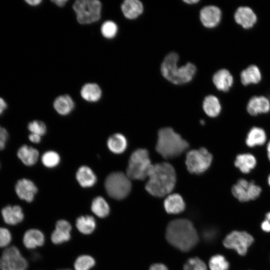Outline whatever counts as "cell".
Segmentation results:
<instances>
[{"mask_svg": "<svg viewBox=\"0 0 270 270\" xmlns=\"http://www.w3.org/2000/svg\"><path fill=\"white\" fill-rule=\"evenodd\" d=\"M266 182L268 184V186L270 187V173L268 176L267 179H266Z\"/></svg>", "mask_w": 270, "mask_h": 270, "instance_id": "obj_51", "label": "cell"}, {"mask_svg": "<svg viewBox=\"0 0 270 270\" xmlns=\"http://www.w3.org/2000/svg\"><path fill=\"white\" fill-rule=\"evenodd\" d=\"M8 137V134L6 130L0 126V150L4 148Z\"/></svg>", "mask_w": 270, "mask_h": 270, "instance_id": "obj_40", "label": "cell"}, {"mask_svg": "<svg viewBox=\"0 0 270 270\" xmlns=\"http://www.w3.org/2000/svg\"><path fill=\"white\" fill-rule=\"evenodd\" d=\"M53 105L56 112L62 116L69 114L74 107V103L72 99L68 94L58 96L55 99Z\"/></svg>", "mask_w": 270, "mask_h": 270, "instance_id": "obj_27", "label": "cell"}, {"mask_svg": "<svg viewBox=\"0 0 270 270\" xmlns=\"http://www.w3.org/2000/svg\"><path fill=\"white\" fill-rule=\"evenodd\" d=\"M153 165L148 152L144 148H138L130 156L126 174L130 179L144 180L148 178Z\"/></svg>", "mask_w": 270, "mask_h": 270, "instance_id": "obj_5", "label": "cell"}, {"mask_svg": "<svg viewBox=\"0 0 270 270\" xmlns=\"http://www.w3.org/2000/svg\"><path fill=\"white\" fill-rule=\"evenodd\" d=\"M258 160L255 155L249 152L238 154L234 160V166L242 174L251 172L257 166Z\"/></svg>", "mask_w": 270, "mask_h": 270, "instance_id": "obj_14", "label": "cell"}, {"mask_svg": "<svg viewBox=\"0 0 270 270\" xmlns=\"http://www.w3.org/2000/svg\"><path fill=\"white\" fill-rule=\"evenodd\" d=\"M72 226L67 220H60L56 224V229L51 234L52 242L55 244H62L71 238Z\"/></svg>", "mask_w": 270, "mask_h": 270, "instance_id": "obj_17", "label": "cell"}, {"mask_svg": "<svg viewBox=\"0 0 270 270\" xmlns=\"http://www.w3.org/2000/svg\"><path fill=\"white\" fill-rule=\"evenodd\" d=\"M45 241L44 234L38 229H30L24 235L22 242L25 247L28 249H34L42 246Z\"/></svg>", "mask_w": 270, "mask_h": 270, "instance_id": "obj_21", "label": "cell"}, {"mask_svg": "<svg viewBox=\"0 0 270 270\" xmlns=\"http://www.w3.org/2000/svg\"><path fill=\"white\" fill-rule=\"evenodd\" d=\"M188 147V142L170 127L160 129L158 133L156 152L166 159L180 155Z\"/></svg>", "mask_w": 270, "mask_h": 270, "instance_id": "obj_4", "label": "cell"}, {"mask_svg": "<svg viewBox=\"0 0 270 270\" xmlns=\"http://www.w3.org/2000/svg\"><path fill=\"white\" fill-rule=\"evenodd\" d=\"M203 236L206 240H212L216 236V231L212 229L206 230L204 232Z\"/></svg>", "mask_w": 270, "mask_h": 270, "instance_id": "obj_42", "label": "cell"}, {"mask_svg": "<svg viewBox=\"0 0 270 270\" xmlns=\"http://www.w3.org/2000/svg\"><path fill=\"white\" fill-rule=\"evenodd\" d=\"M254 241L252 236L247 232L234 230L226 236L223 244L226 248L234 250L240 255L244 256Z\"/></svg>", "mask_w": 270, "mask_h": 270, "instance_id": "obj_11", "label": "cell"}, {"mask_svg": "<svg viewBox=\"0 0 270 270\" xmlns=\"http://www.w3.org/2000/svg\"><path fill=\"white\" fill-rule=\"evenodd\" d=\"M80 95L83 99L89 102L98 101L102 96V90L95 83H88L82 86Z\"/></svg>", "mask_w": 270, "mask_h": 270, "instance_id": "obj_30", "label": "cell"}, {"mask_svg": "<svg viewBox=\"0 0 270 270\" xmlns=\"http://www.w3.org/2000/svg\"><path fill=\"white\" fill-rule=\"evenodd\" d=\"M68 1V0H52V2L54 3L58 6L62 7L66 4Z\"/></svg>", "mask_w": 270, "mask_h": 270, "instance_id": "obj_46", "label": "cell"}, {"mask_svg": "<svg viewBox=\"0 0 270 270\" xmlns=\"http://www.w3.org/2000/svg\"><path fill=\"white\" fill-rule=\"evenodd\" d=\"M15 191L18 197L28 202H32L38 192V188L30 180L22 178L15 186Z\"/></svg>", "mask_w": 270, "mask_h": 270, "instance_id": "obj_16", "label": "cell"}, {"mask_svg": "<svg viewBox=\"0 0 270 270\" xmlns=\"http://www.w3.org/2000/svg\"><path fill=\"white\" fill-rule=\"evenodd\" d=\"M17 155L24 164L32 166L37 162L39 152L32 146L24 144L19 148Z\"/></svg>", "mask_w": 270, "mask_h": 270, "instance_id": "obj_25", "label": "cell"}, {"mask_svg": "<svg viewBox=\"0 0 270 270\" xmlns=\"http://www.w3.org/2000/svg\"><path fill=\"white\" fill-rule=\"evenodd\" d=\"M91 210L97 216L104 218L109 214L110 208L104 198L98 196L93 200L91 204Z\"/></svg>", "mask_w": 270, "mask_h": 270, "instance_id": "obj_32", "label": "cell"}, {"mask_svg": "<svg viewBox=\"0 0 270 270\" xmlns=\"http://www.w3.org/2000/svg\"><path fill=\"white\" fill-rule=\"evenodd\" d=\"M12 240V235L8 230L0 227V248L8 246Z\"/></svg>", "mask_w": 270, "mask_h": 270, "instance_id": "obj_39", "label": "cell"}, {"mask_svg": "<svg viewBox=\"0 0 270 270\" xmlns=\"http://www.w3.org/2000/svg\"><path fill=\"white\" fill-rule=\"evenodd\" d=\"M121 10L126 18L134 20L142 14L144 6L138 0H126L121 5Z\"/></svg>", "mask_w": 270, "mask_h": 270, "instance_id": "obj_23", "label": "cell"}, {"mask_svg": "<svg viewBox=\"0 0 270 270\" xmlns=\"http://www.w3.org/2000/svg\"><path fill=\"white\" fill-rule=\"evenodd\" d=\"M127 140L122 134L116 133L110 136L107 140L109 150L116 154L124 152L127 148Z\"/></svg>", "mask_w": 270, "mask_h": 270, "instance_id": "obj_28", "label": "cell"}, {"mask_svg": "<svg viewBox=\"0 0 270 270\" xmlns=\"http://www.w3.org/2000/svg\"><path fill=\"white\" fill-rule=\"evenodd\" d=\"M94 259L88 255L80 256L74 262L75 270H90L95 265Z\"/></svg>", "mask_w": 270, "mask_h": 270, "instance_id": "obj_33", "label": "cell"}, {"mask_svg": "<svg viewBox=\"0 0 270 270\" xmlns=\"http://www.w3.org/2000/svg\"><path fill=\"white\" fill-rule=\"evenodd\" d=\"M148 178L146 190L152 196L160 198L168 195L174 190L176 173L171 164L162 162L153 165Z\"/></svg>", "mask_w": 270, "mask_h": 270, "instance_id": "obj_1", "label": "cell"}, {"mask_svg": "<svg viewBox=\"0 0 270 270\" xmlns=\"http://www.w3.org/2000/svg\"><path fill=\"white\" fill-rule=\"evenodd\" d=\"M184 2L188 4H196L200 2V0H183Z\"/></svg>", "mask_w": 270, "mask_h": 270, "instance_id": "obj_49", "label": "cell"}, {"mask_svg": "<svg viewBox=\"0 0 270 270\" xmlns=\"http://www.w3.org/2000/svg\"><path fill=\"white\" fill-rule=\"evenodd\" d=\"M1 213L4 222L9 225H16L24 218L22 210L18 205L7 206L2 210Z\"/></svg>", "mask_w": 270, "mask_h": 270, "instance_id": "obj_20", "label": "cell"}, {"mask_svg": "<svg viewBox=\"0 0 270 270\" xmlns=\"http://www.w3.org/2000/svg\"><path fill=\"white\" fill-rule=\"evenodd\" d=\"M246 108L252 116L266 114L270 112V100L264 96H254L248 100Z\"/></svg>", "mask_w": 270, "mask_h": 270, "instance_id": "obj_15", "label": "cell"}, {"mask_svg": "<svg viewBox=\"0 0 270 270\" xmlns=\"http://www.w3.org/2000/svg\"><path fill=\"white\" fill-rule=\"evenodd\" d=\"M76 225L80 232L84 234H90L94 230L96 222L90 216H82L76 219Z\"/></svg>", "mask_w": 270, "mask_h": 270, "instance_id": "obj_31", "label": "cell"}, {"mask_svg": "<svg viewBox=\"0 0 270 270\" xmlns=\"http://www.w3.org/2000/svg\"><path fill=\"white\" fill-rule=\"evenodd\" d=\"M104 187L110 197L120 200L126 198L130 194L132 183L126 174L116 172L107 176L104 182Z\"/></svg>", "mask_w": 270, "mask_h": 270, "instance_id": "obj_6", "label": "cell"}, {"mask_svg": "<svg viewBox=\"0 0 270 270\" xmlns=\"http://www.w3.org/2000/svg\"><path fill=\"white\" fill-rule=\"evenodd\" d=\"M200 124H204V120H200Z\"/></svg>", "mask_w": 270, "mask_h": 270, "instance_id": "obj_52", "label": "cell"}, {"mask_svg": "<svg viewBox=\"0 0 270 270\" xmlns=\"http://www.w3.org/2000/svg\"><path fill=\"white\" fill-rule=\"evenodd\" d=\"M268 135L265 130L260 126H253L248 130L244 140L246 146L249 148H254L266 144Z\"/></svg>", "mask_w": 270, "mask_h": 270, "instance_id": "obj_13", "label": "cell"}, {"mask_svg": "<svg viewBox=\"0 0 270 270\" xmlns=\"http://www.w3.org/2000/svg\"><path fill=\"white\" fill-rule=\"evenodd\" d=\"M70 270L69 269H63V270Z\"/></svg>", "mask_w": 270, "mask_h": 270, "instance_id": "obj_53", "label": "cell"}, {"mask_svg": "<svg viewBox=\"0 0 270 270\" xmlns=\"http://www.w3.org/2000/svg\"></svg>", "mask_w": 270, "mask_h": 270, "instance_id": "obj_54", "label": "cell"}, {"mask_svg": "<svg viewBox=\"0 0 270 270\" xmlns=\"http://www.w3.org/2000/svg\"><path fill=\"white\" fill-rule=\"evenodd\" d=\"M41 160L46 167L52 168L57 166L60 163V156L56 152L49 150L42 154Z\"/></svg>", "mask_w": 270, "mask_h": 270, "instance_id": "obj_35", "label": "cell"}, {"mask_svg": "<svg viewBox=\"0 0 270 270\" xmlns=\"http://www.w3.org/2000/svg\"><path fill=\"white\" fill-rule=\"evenodd\" d=\"M208 264L210 270H228L230 267L229 262L224 256L220 254L212 256Z\"/></svg>", "mask_w": 270, "mask_h": 270, "instance_id": "obj_34", "label": "cell"}, {"mask_svg": "<svg viewBox=\"0 0 270 270\" xmlns=\"http://www.w3.org/2000/svg\"><path fill=\"white\" fill-rule=\"evenodd\" d=\"M29 140L33 143L38 144L41 140V136L38 134L31 133L28 136Z\"/></svg>", "mask_w": 270, "mask_h": 270, "instance_id": "obj_43", "label": "cell"}, {"mask_svg": "<svg viewBox=\"0 0 270 270\" xmlns=\"http://www.w3.org/2000/svg\"><path fill=\"white\" fill-rule=\"evenodd\" d=\"M118 28L116 24L111 20L105 22L102 26L101 32L106 38H114L118 32Z\"/></svg>", "mask_w": 270, "mask_h": 270, "instance_id": "obj_36", "label": "cell"}, {"mask_svg": "<svg viewBox=\"0 0 270 270\" xmlns=\"http://www.w3.org/2000/svg\"><path fill=\"white\" fill-rule=\"evenodd\" d=\"M212 161V154L204 148L189 151L186 155V165L188 171L196 174L206 172Z\"/></svg>", "mask_w": 270, "mask_h": 270, "instance_id": "obj_8", "label": "cell"}, {"mask_svg": "<svg viewBox=\"0 0 270 270\" xmlns=\"http://www.w3.org/2000/svg\"><path fill=\"white\" fill-rule=\"evenodd\" d=\"M76 178L80 185L83 188L92 186L97 180L94 172L86 166H82L78 168L76 172Z\"/></svg>", "mask_w": 270, "mask_h": 270, "instance_id": "obj_24", "label": "cell"}, {"mask_svg": "<svg viewBox=\"0 0 270 270\" xmlns=\"http://www.w3.org/2000/svg\"><path fill=\"white\" fill-rule=\"evenodd\" d=\"M179 56L176 52L168 54L164 58L160 72L163 77L174 84H183L190 82L196 72V66L191 62L178 66Z\"/></svg>", "mask_w": 270, "mask_h": 270, "instance_id": "obj_3", "label": "cell"}, {"mask_svg": "<svg viewBox=\"0 0 270 270\" xmlns=\"http://www.w3.org/2000/svg\"><path fill=\"white\" fill-rule=\"evenodd\" d=\"M183 270H207L205 263L195 257L188 259L184 266Z\"/></svg>", "mask_w": 270, "mask_h": 270, "instance_id": "obj_37", "label": "cell"}, {"mask_svg": "<svg viewBox=\"0 0 270 270\" xmlns=\"http://www.w3.org/2000/svg\"><path fill=\"white\" fill-rule=\"evenodd\" d=\"M261 228L266 232H270V212L266 213L264 220L261 224Z\"/></svg>", "mask_w": 270, "mask_h": 270, "instance_id": "obj_41", "label": "cell"}, {"mask_svg": "<svg viewBox=\"0 0 270 270\" xmlns=\"http://www.w3.org/2000/svg\"><path fill=\"white\" fill-rule=\"evenodd\" d=\"M166 236L170 244L182 252L190 250L198 241V236L193 224L184 218L171 221L166 227Z\"/></svg>", "mask_w": 270, "mask_h": 270, "instance_id": "obj_2", "label": "cell"}, {"mask_svg": "<svg viewBox=\"0 0 270 270\" xmlns=\"http://www.w3.org/2000/svg\"><path fill=\"white\" fill-rule=\"evenodd\" d=\"M222 18V12L219 8L213 5L203 7L200 12V20L206 28H211L216 27Z\"/></svg>", "mask_w": 270, "mask_h": 270, "instance_id": "obj_12", "label": "cell"}, {"mask_svg": "<svg viewBox=\"0 0 270 270\" xmlns=\"http://www.w3.org/2000/svg\"><path fill=\"white\" fill-rule=\"evenodd\" d=\"M72 8L78 22L82 24H90L98 21L101 16L102 4L98 0H78Z\"/></svg>", "mask_w": 270, "mask_h": 270, "instance_id": "obj_7", "label": "cell"}, {"mask_svg": "<svg viewBox=\"0 0 270 270\" xmlns=\"http://www.w3.org/2000/svg\"><path fill=\"white\" fill-rule=\"evenodd\" d=\"M266 154L267 158L270 162V140L266 144Z\"/></svg>", "mask_w": 270, "mask_h": 270, "instance_id": "obj_48", "label": "cell"}, {"mask_svg": "<svg viewBox=\"0 0 270 270\" xmlns=\"http://www.w3.org/2000/svg\"><path fill=\"white\" fill-rule=\"evenodd\" d=\"M236 22L244 28H252L257 20L256 16L249 7L240 6L238 8L234 15Z\"/></svg>", "mask_w": 270, "mask_h": 270, "instance_id": "obj_18", "label": "cell"}, {"mask_svg": "<svg viewBox=\"0 0 270 270\" xmlns=\"http://www.w3.org/2000/svg\"><path fill=\"white\" fill-rule=\"evenodd\" d=\"M28 262L18 248L12 246L6 248L0 258V270H26Z\"/></svg>", "mask_w": 270, "mask_h": 270, "instance_id": "obj_10", "label": "cell"}, {"mask_svg": "<svg viewBox=\"0 0 270 270\" xmlns=\"http://www.w3.org/2000/svg\"><path fill=\"white\" fill-rule=\"evenodd\" d=\"M240 78L242 83L247 86L258 83L262 79V74L258 68L252 64L241 72Z\"/></svg>", "mask_w": 270, "mask_h": 270, "instance_id": "obj_29", "label": "cell"}, {"mask_svg": "<svg viewBox=\"0 0 270 270\" xmlns=\"http://www.w3.org/2000/svg\"><path fill=\"white\" fill-rule=\"evenodd\" d=\"M149 270H168V268L162 264H154L150 266Z\"/></svg>", "mask_w": 270, "mask_h": 270, "instance_id": "obj_44", "label": "cell"}, {"mask_svg": "<svg viewBox=\"0 0 270 270\" xmlns=\"http://www.w3.org/2000/svg\"><path fill=\"white\" fill-rule=\"evenodd\" d=\"M231 192L238 201L245 202L257 199L260 196L262 189L254 181L242 178L232 186Z\"/></svg>", "mask_w": 270, "mask_h": 270, "instance_id": "obj_9", "label": "cell"}, {"mask_svg": "<svg viewBox=\"0 0 270 270\" xmlns=\"http://www.w3.org/2000/svg\"><path fill=\"white\" fill-rule=\"evenodd\" d=\"M28 4L32 6H36L40 4L42 0H25Z\"/></svg>", "mask_w": 270, "mask_h": 270, "instance_id": "obj_47", "label": "cell"}, {"mask_svg": "<svg viewBox=\"0 0 270 270\" xmlns=\"http://www.w3.org/2000/svg\"><path fill=\"white\" fill-rule=\"evenodd\" d=\"M7 104L3 98L0 97V115L6 108Z\"/></svg>", "mask_w": 270, "mask_h": 270, "instance_id": "obj_45", "label": "cell"}, {"mask_svg": "<svg viewBox=\"0 0 270 270\" xmlns=\"http://www.w3.org/2000/svg\"><path fill=\"white\" fill-rule=\"evenodd\" d=\"M28 130L31 133L36 134L42 136L46 132V124L42 121L35 120L30 122L28 126Z\"/></svg>", "mask_w": 270, "mask_h": 270, "instance_id": "obj_38", "label": "cell"}, {"mask_svg": "<svg viewBox=\"0 0 270 270\" xmlns=\"http://www.w3.org/2000/svg\"><path fill=\"white\" fill-rule=\"evenodd\" d=\"M166 211L170 214H178L185 209V202L180 195L172 194L167 196L164 202Z\"/></svg>", "mask_w": 270, "mask_h": 270, "instance_id": "obj_22", "label": "cell"}, {"mask_svg": "<svg viewBox=\"0 0 270 270\" xmlns=\"http://www.w3.org/2000/svg\"><path fill=\"white\" fill-rule=\"evenodd\" d=\"M203 110L211 118H216L220 113L222 106L218 98L214 95L206 96L202 102Z\"/></svg>", "mask_w": 270, "mask_h": 270, "instance_id": "obj_26", "label": "cell"}, {"mask_svg": "<svg viewBox=\"0 0 270 270\" xmlns=\"http://www.w3.org/2000/svg\"><path fill=\"white\" fill-rule=\"evenodd\" d=\"M212 80L218 90L224 92L228 91L234 83L232 76L225 68L216 72L212 76Z\"/></svg>", "mask_w": 270, "mask_h": 270, "instance_id": "obj_19", "label": "cell"}, {"mask_svg": "<svg viewBox=\"0 0 270 270\" xmlns=\"http://www.w3.org/2000/svg\"><path fill=\"white\" fill-rule=\"evenodd\" d=\"M32 259L33 260H36L38 259V258L40 257V256L38 254H34L32 256Z\"/></svg>", "mask_w": 270, "mask_h": 270, "instance_id": "obj_50", "label": "cell"}]
</instances>
